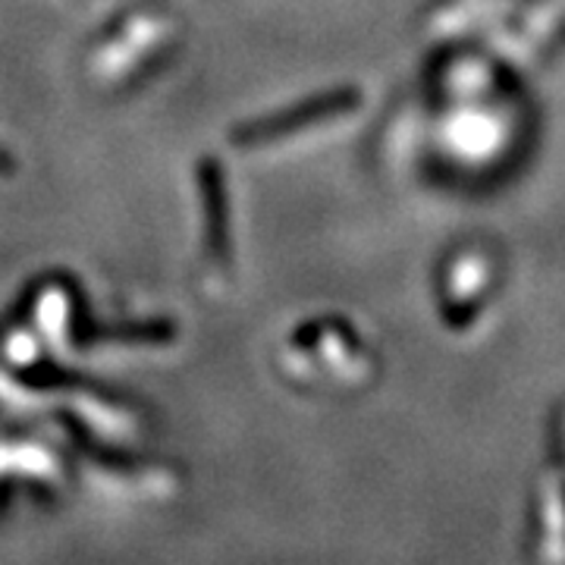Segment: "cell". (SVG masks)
<instances>
[{"instance_id": "obj_3", "label": "cell", "mask_w": 565, "mask_h": 565, "mask_svg": "<svg viewBox=\"0 0 565 565\" xmlns=\"http://www.w3.org/2000/svg\"><path fill=\"white\" fill-rule=\"evenodd\" d=\"M79 343H102V340H120V343H170L177 337V327L170 321L126 323V327H98L76 333Z\"/></svg>"}, {"instance_id": "obj_2", "label": "cell", "mask_w": 565, "mask_h": 565, "mask_svg": "<svg viewBox=\"0 0 565 565\" xmlns=\"http://www.w3.org/2000/svg\"><path fill=\"white\" fill-rule=\"evenodd\" d=\"M199 189H202L207 255L226 270L230 262H233V245H230V204H226L223 167L214 158H204L199 163Z\"/></svg>"}, {"instance_id": "obj_4", "label": "cell", "mask_w": 565, "mask_h": 565, "mask_svg": "<svg viewBox=\"0 0 565 565\" xmlns=\"http://www.w3.org/2000/svg\"><path fill=\"white\" fill-rule=\"evenodd\" d=\"M0 173H3V177L17 173V161H13V154H10V151H3V148H0Z\"/></svg>"}, {"instance_id": "obj_1", "label": "cell", "mask_w": 565, "mask_h": 565, "mask_svg": "<svg viewBox=\"0 0 565 565\" xmlns=\"http://www.w3.org/2000/svg\"><path fill=\"white\" fill-rule=\"evenodd\" d=\"M359 102H362V95H359L355 88H333V92L315 95V98H305V102L296 104V107L277 110V114H270V117L243 122V126L233 132V141L243 145V148H252V145H264V141L286 139V136L305 132V129H311V126H318V122L343 117L349 110H355Z\"/></svg>"}]
</instances>
